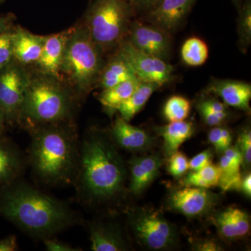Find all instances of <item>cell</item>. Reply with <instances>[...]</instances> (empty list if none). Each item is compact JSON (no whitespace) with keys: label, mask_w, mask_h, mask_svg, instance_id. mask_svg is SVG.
Listing matches in <instances>:
<instances>
[{"label":"cell","mask_w":251,"mask_h":251,"mask_svg":"<svg viewBox=\"0 0 251 251\" xmlns=\"http://www.w3.org/2000/svg\"><path fill=\"white\" fill-rule=\"evenodd\" d=\"M239 147L243 158V164L249 167L251 162V132L249 128L242 130L239 137Z\"/></svg>","instance_id":"33"},{"label":"cell","mask_w":251,"mask_h":251,"mask_svg":"<svg viewBox=\"0 0 251 251\" xmlns=\"http://www.w3.org/2000/svg\"><path fill=\"white\" fill-rule=\"evenodd\" d=\"M214 221L220 236L228 240L245 237L250 231L249 214L238 208L229 207L220 211Z\"/></svg>","instance_id":"19"},{"label":"cell","mask_w":251,"mask_h":251,"mask_svg":"<svg viewBox=\"0 0 251 251\" xmlns=\"http://www.w3.org/2000/svg\"><path fill=\"white\" fill-rule=\"evenodd\" d=\"M216 195L206 188L184 186L170 193L168 207L188 217L205 215L215 206Z\"/></svg>","instance_id":"11"},{"label":"cell","mask_w":251,"mask_h":251,"mask_svg":"<svg viewBox=\"0 0 251 251\" xmlns=\"http://www.w3.org/2000/svg\"><path fill=\"white\" fill-rule=\"evenodd\" d=\"M220 175L219 166L210 163L200 171L188 173L183 179L182 184L184 186L209 188L219 185Z\"/></svg>","instance_id":"27"},{"label":"cell","mask_w":251,"mask_h":251,"mask_svg":"<svg viewBox=\"0 0 251 251\" xmlns=\"http://www.w3.org/2000/svg\"><path fill=\"white\" fill-rule=\"evenodd\" d=\"M19 126L29 130L38 126L74 120L80 99L55 77L30 69Z\"/></svg>","instance_id":"4"},{"label":"cell","mask_w":251,"mask_h":251,"mask_svg":"<svg viewBox=\"0 0 251 251\" xmlns=\"http://www.w3.org/2000/svg\"><path fill=\"white\" fill-rule=\"evenodd\" d=\"M156 133L163 140L166 156L170 157L179 150V147L191 138L194 131L191 122L183 121L170 122L169 125L156 128Z\"/></svg>","instance_id":"23"},{"label":"cell","mask_w":251,"mask_h":251,"mask_svg":"<svg viewBox=\"0 0 251 251\" xmlns=\"http://www.w3.org/2000/svg\"><path fill=\"white\" fill-rule=\"evenodd\" d=\"M212 153L210 150H206L202 152L198 153L196 156L188 161V170L196 172L200 171L204 167L211 163Z\"/></svg>","instance_id":"35"},{"label":"cell","mask_w":251,"mask_h":251,"mask_svg":"<svg viewBox=\"0 0 251 251\" xmlns=\"http://www.w3.org/2000/svg\"><path fill=\"white\" fill-rule=\"evenodd\" d=\"M44 244L46 249L49 251H79L81 249L78 248L73 247L70 244H67L52 239V237L46 238L44 239Z\"/></svg>","instance_id":"36"},{"label":"cell","mask_w":251,"mask_h":251,"mask_svg":"<svg viewBox=\"0 0 251 251\" xmlns=\"http://www.w3.org/2000/svg\"><path fill=\"white\" fill-rule=\"evenodd\" d=\"M110 132L92 127L80 144L75 186L79 199L89 206L111 204L122 197L128 172Z\"/></svg>","instance_id":"1"},{"label":"cell","mask_w":251,"mask_h":251,"mask_svg":"<svg viewBox=\"0 0 251 251\" xmlns=\"http://www.w3.org/2000/svg\"><path fill=\"white\" fill-rule=\"evenodd\" d=\"M16 18L13 14L0 15V35L12 29Z\"/></svg>","instance_id":"39"},{"label":"cell","mask_w":251,"mask_h":251,"mask_svg":"<svg viewBox=\"0 0 251 251\" xmlns=\"http://www.w3.org/2000/svg\"><path fill=\"white\" fill-rule=\"evenodd\" d=\"M183 62L190 67H199L205 63L209 57V49L206 43L198 37L186 39L181 46Z\"/></svg>","instance_id":"26"},{"label":"cell","mask_w":251,"mask_h":251,"mask_svg":"<svg viewBox=\"0 0 251 251\" xmlns=\"http://www.w3.org/2000/svg\"><path fill=\"white\" fill-rule=\"evenodd\" d=\"M188 170V158L184 153L177 151L170 156L168 171L173 177L176 179L182 177Z\"/></svg>","instance_id":"32"},{"label":"cell","mask_w":251,"mask_h":251,"mask_svg":"<svg viewBox=\"0 0 251 251\" xmlns=\"http://www.w3.org/2000/svg\"><path fill=\"white\" fill-rule=\"evenodd\" d=\"M109 132L117 147L127 151L133 152L145 151L154 143L152 137L146 131L130 125L121 117H117Z\"/></svg>","instance_id":"16"},{"label":"cell","mask_w":251,"mask_h":251,"mask_svg":"<svg viewBox=\"0 0 251 251\" xmlns=\"http://www.w3.org/2000/svg\"><path fill=\"white\" fill-rule=\"evenodd\" d=\"M133 8L137 14H146L156 6L158 0H125Z\"/></svg>","instance_id":"37"},{"label":"cell","mask_w":251,"mask_h":251,"mask_svg":"<svg viewBox=\"0 0 251 251\" xmlns=\"http://www.w3.org/2000/svg\"><path fill=\"white\" fill-rule=\"evenodd\" d=\"M197 0H161L144 14L141 20L170 34L175 32L186 21Z\"/></svg>","instance_id":"12"},{"label":"cell","mask_w":251,"mask_h":251,"mask_svg":"<svg viewBox=\"0 0 251 251\" xmlns=\"http://www.w3.org/2000/svg\"><path fill=\"white\" fill-rule=\"evenodd\" d=\"M161 166L162 159L158 154L133 157L128 162L130 193L135 196L143 193L158 176Z\"/></svg>","instance_id":"15"},{"label":"cell","mask_w":251,"mask_h":251,"mask_svg":"<svg viewBox=\"0 0 251 251\" xmlns=\"http://www.w3.org/2000/svg\"><path fill=\"white\" fill-rule=\"evenodd\" d=\"M118 50L130 64L137 77L143 82L163 86L173 79L174 67L171 64L135 49L126 39L122 41Z\"/></svg>","instance_id":"9"},{"label":"cell","mask_w":251,"mask_h":251,"mask_svg":"<svg viewBox=\"0 0 251 251\" xmlns=\"http://www.w3.org/2000/svg\"><path fill=\"white\" fill-rule=\"evenodd\" d=\"M128 222L135 239L151 250H166L177 239L174 226L158 211L135 209L128 214Z\"/></svg>","instance_id":"7"},{"label":"cell","mask_w":251,"mask_h":251,"mask_svg":"<svg viewBox=\"0 0 251 251\" xmlns=\"http://www.w3.org/2000/svg\"><path fill=\"white\" fill-rule=\"evenodd\" d=\"M135 77L137 76L130 64L117 50L107 58L97 88L104 90Z\"/></svg>","instance_id":"21"},{"label":"cell","mask_w":251,"mask_h":251,"mask_svg":"<svg viewBox=\"0 0 251 251\" xmlns=\"http://www.w3.org/2000/svg\"><path fill=\"white\" fill-rule=\"evenodd\" d=\"M89 233L94 251H123L128 246L121 231L113 224L94 221L89 224Z\"/></svg>","instance_id":"20"},{"label":"cell","mask_w":251,"mask_h":251,"mask_svg":"<svg viewBox=\"0 0 251 251\" xmlns=\"http://www.w3.org/2000/svg\"><path fill=\"white\" fill-rule=\"evenodd\" d=\"M238 11V45L241 51L245 53L251 43V0L242 1Z\"/></svg>","instance_id":"28"},{"label":"cell","mask_w":251,"mask_h":251,"mask_svg":"<svg viewBox=\"0 0 251 251\" xmlns=\"http://www.w3.org/2000/svg\"><path fill=\"white\" fill-rule=\"evenodd\" d=\"M30 69L13 62L0 72V107L6 125L19 126L25 96L30 78Z\"/></svg>","instance_id":"8"},{"label":"cell","mask_w":251,"mask_h":251,"mask_svg":"<svg viewBox=\"0 0 251 251\" xmlns=\"http://www.w3.org/2000/svg\"><path fill=\"white\" fill-rule=\"evenodd\" d=\"M27 165L26 155L14 143L0 137V186L18 179Z\"/></svg>","instance_id":"18"},{"label":"cell","mask_w":251,"mask_h":251,"mask_svg":"<svg viewBox=\"0 0 251 251\" xmlns=\"http://www.w3.org/2000/svg\"><path fill=\"white\" fill-rule=\"evenodd\" d=\"M161 87L154 82H142L129 98L117 110L120 117L129 122L143 109L153 92Z\"/></svg>","instance_id":"25"},{"label":"cell","mask_w":251,"mask_h":251,"mask_svg":"<svg viewBox=\"0 0 251 251\" xmlns=\"http://www.w3.org/2000/svg\"><path fill=\"white\" fill-rule=\"evenodd\" d=\"M161 1V0H158V3H157V4H158V3H159V2H160V1ZM157 4H156V5H157Z\"/></svg>","instance_id":"45"},{"label":"cell","mask_w":251,"mask_h":251,"mask_svg":"<svg viewBox=\"0 0 251 251\" xmlns=\"http://www.w3.org/2000/svg\"><path fill=\"white\" fill-rule=\"evenodd\" d=\"M6 125V117L4 110L0 107V137L2 136Z\"/></svg>","instance_id":"43"},{"label":"cell","mask_w":251,"mask_h":251,"mask_svg":"<svg viewBox=\"0 0 251 251\" xmlns=\"http://www.w3.org/2000/svg\"><path fill=\"white\" fill-rule=\"evenodd\" d=\"M108 57L80 21L74 26L67 43L61 66V80L82 100L97 89Z\"/></svg>","instance_id":"5"},{"label":"cell","mask_w":251,"mask_h":251,"mask_svg":"<svg viewBox=\"0 0 251 251\" xmlns=\"http://www.w3.org/2000/svg\"><path fill=\"white\" fill-rule=\"evenodd\" d=\"M197 108L204 122L211 126H218L222 125L228 117L229 114L216 113L199 103L198 104Z\"/></svg>","instance_id":"34"},{"label":"cell","mask_w":251,"mask_h":251,"mask_svg":"<svg viewBox=\"0 0 251 251\" xmlns=\"http://www.w3.org/2000/svg\"><path fill=\"white\" fill-rule=\"evenodd\" d=\"M28 132L31 141L26 158L36 179L50 186H74L80 144L74 120L38 126Z\"/></svg>","instance_id":"3"},{"label":"cell","mask_w":251,"mask_h":251,"mask_svg":"<svg viewBox=\"0 0 251 251\" xmlns=\"http://www.w3.org/2000/svg\"><path fill=\"white\" fill-rule=\"evenodd\" d=\"M243 158L239 147H229L223 152L219 162L221 172L219 185L224 191L239 188L242 176Z\"/></svg>","instance_id":"22"},{"label":"cell","mask_w":251,"mask_h":251,"mask_svg":"<svg viewBox=\"0 0 251 251\" xmlns=\"http://www.w3.org/2000/svg\"><path fill=\"white\" fill-rule=\"evenodd\" d=\"M207 92L218 96L228 106L244 111L250 110L251 86L243 81L215 79L211 80Z\"/></svg>","instance_id":"17"},{"label":"cell","mask_w":251,"mask_h":251,"mask_svg":"<svg viewBox=\"0 0 251 251\" xmlns=\"http://www.w3.org/2000/svg\"><path fill=\"white\" fill-rule=\"evenodd\" d=\"M243 193L247 196L251 198V173H248L241 181L240 186Z\"/></svg>","instance_id":"41"},{"label":"cell","mask_w":251,"mask_h":251,"mask_svg":"<svg viewBox=\"0 0 251 251\" xmlns=\"http://www.w3.org/2000/svg\"><path fill=\"white\" fill-rule=\"evenodd\" d=\"M232 1L234 3V4L237 6V9H239L241 3H242V0H232Z\"/></svg>","instance_id":"44"},{"label":"cell","mask_w":251,"mask_h":251,"mask_svg":"<svg viewBox=\"0 0 251 251\" xmlns=\"http://www.w3.org/2000/svg\"><path fill=\"white\" fill-rule=\"evenodd\" d=\"M0 213L23 232L43 240L81 222L67 203L19 178L4 186Z\"/></svg>","instance_id":"2"},{"label":"cell","mask_w":251,"mask_h":251,"mask_svg":"<svg viewBox=\"0 0 251 251\" xmlns=\"http://www.w3.org/2000/svg\"><path fill=\"white\" fill-rule=\"evenodd\" d=\"M208 139L216 151L223 153L230 147L232 137L227 128L215 126L209 131Z\"/></svg>","instance_id":"30"},{"label":"cell","mask_w":251,"mask_h":251,"mask_svg":"<svg viewBox=\"0 0 251 251\" xmlns=\"http://www.w3.org/2000/svg\"><path fill=\"white\" fill-rule=\"evenodd\" d=\"M171 35L143 20L134 19L126 39L142 52L168 62L172 49Z\"/></svg>","instance_id":"10"},{"label":"cell","mask_w":251,"mask_h":251,"mask_svg":"<svg viewBox=\"0 0 251 251\" xmlns=\"http://www.w3.org/2000/svg\"><path fill=\"white\" fill-rule=\"evenodd\" d=\"M45 38L46 36L33 34L21 26H14L11 30V41L15 62L31 69L39 60Z\"/></svg>","instance_id":"14"},{"label":"cell","mask_w":251,"mask_h":251,"mask_svg":"<svg viewBox=\"0 0 251 251\" xmlns=\"http://www.w3.org/2000/svg\"><path fill=\"white\" fill-rule=\"evenodd\" d=\"M191 110L189 100L180 96H173L167 100L163 115L170 122L183 121L187 118Z\"/></svg>","instance_id":"29"},{"label":"cell","mask_w":251,"mask_h":251,"mask_svg":"<svg viewBox=\"0 0 251 251\" xmlns=\"http://www.w3.org/2000/svg\"><path fill=\"white\" fill-rule=\"evenodd\" d=\"M198 248H199V249H198L199 251H212L221 250V248L216 243L212 242L202 243Z\"/></svg>","instance_id":"42"},{"label":"cell","mask_w":251,"mask_h":251,"mask_svg":"<svg viewBox=\"0 0 251 251\" xmlns=\"http://www.w3.org/2000/svg\"><path fill=\"white\" fill-rule=\"evenodd\" d=\"M135 10L125 0H90L80 20L92 40L107 56L116 52L126 39Z\"/></svg>","instance_id":"6"},{"label":"cell","mask_w":251,"mask_h":251,"mask_svg":"<svg viewBox=\"0 0 251 251\" xmlns=\"http://www.w3.org/2000/svg\"><path fill=\"white\" fill-rule=\"evenodd\" d=\"M199 104L212 111L219 114H229L227 105L215 99H207L201 100Z\"/></svg>","instance_id":"38"},{"label":"cell","mask_w":251,"mask_h":251,"mask_svg":"<svg viewBox=\"0 0 251 251\" xmlns=\"http://www.w3.org/2000/svg\"><path fill=\"white\" fill-rule=\"evenodd\" d=\"M11 30L0 35V72L14 61Z\"/></svg>","instance_id":"31"},{"label":"cell","mask_w":251,"mask_h":251,"mask_svg":"<svg viewBox=\"0 0 251 251\" xmlns=\"http://www.w3.org/2000/svg\"><path fill=\"white\" fill-rule=\"evenodd\" d=\"M73 29L74 26L60 32L46 35L39 60L29 69L61 80V66Z\"/></svg>","instance_id":"13"},{"label":"cell","mask_w":251,"mask_h":251,"mask_svg":"<svg viewBox=\"0 0 251 251\" xmlns=\"http://www.w3.org/2000/svg\"><path fill=\"white\" fill-rule=\"evenodd\" d=\"M3 1H4V0H0V3L2 2Z\"/></svg>","instance_id":"46"},{"label":"cell","mask_w":251,"mask_h":251,"mask_svg":"<svg viewBox=\"0 0 251 251\" xmlns=\"http://www.w3.org/2000/svg\"><path fill=\"white\" fill-rule=\"evenodd\" d=\"M142 82L139 78L135 77L104 89L99 94L98 100L109 115H112L117 112L120 105L129 98Z\"/></svg>","instance_id":"24"},{"label":"cell","mask_w":251,"mask_h":251,"mask_svg":"<svg viewBox=\"0 0 251 251\" xmlns=\"http://www.w3.org/2000/svg\"><path fill=\"white\" fill-rule=\"evenodd\" d=\"M18 250L17 238L15 235L9 236L0 239V251H15Z\"/></svg>","instance_id":"40"}]
</instances>
